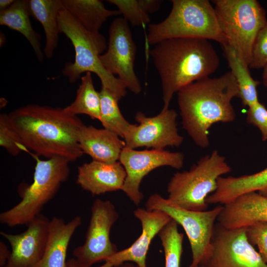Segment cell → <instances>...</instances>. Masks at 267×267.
Listing matches in <instances>:
<instances>
[{"mask_svg":"<svg viewBox=\"0 0 267 267\" xmlns=\"http://www.w3.org/2000/svg\"><path fill=\"white\" fill-rule=\"evenodd\" d=\"M136 46L128 22L118 17L109 29L107 48L100 59L104 67L134 94L141 91V86L134 71Z\"/></svg>","mask_w":267,"mask_h":267,"instance_id":"12","label":"cell"},{"mask_svg":"<svg viewBox=\"0 0 267 267\" xmlns=\"http://www.w3.org/2000/svg\"><path fill=\"white\" fill-rule=\"evenodd\" d=\"M246 122L260 131L262 141L267 140V109L260 101L248 107Z\"/></svg>","mask_w":267,"mask_h":267,"instance_id":"33","label":"cell"},{"mask_svg":"<svg viewBox=\"0 0 267 267\" xmlns=\"http://www.w3.org/2000/svg\"><path fill=\"white\" fill-rule=\"evenodd\" d=\"M28 153L36 162L33 181L24 190L17 204L0 214V223L9 227L27 225L41 214L70 174V162L66 158L56 156L41 160L35 154Z\"/></svg>","mask_w":267,"mask_h":267,"instance_id":"6","label":"cell"},{"mask_svg":"<svg viewBox=\"0 0 267 267\" xmlns=\"http://www.w3.org/2000/svg\"><path fill=\"white\" fill-rule=\"evenodd\" d=\"M82 219L77 216L68 222L53 217L50 220L49 235L44 254L35 267H66L67 251Z\"/></svg>","mask_w":267,"mask_h":267,"instance_id":"20","label":"cell"},{"mask_svg":"<svg viewBox=\"0 0 267 267\" xmlns=\"http://www.w3.org/2000/svg\"><path fill=\"white\" fill-rule=\"evenodd\" d=\"M114 267H139L135 264H132L129 262L124 263L120 265Z\"/></svg>","mask_w":267,"mask_h":267,"instance_id":"39","label":"cell"},{"mask_svg":"<svg viewBox=\"0 0 267 267\" xmlns=\"http://www.w3.org/2000/svg\"><path fill=\"white\" fill-rule=\"evenodd\" d=\"M78 142L83 153L92 160L107 163L118 161L126 146L124 140L115 133L85 124L78 132Z\"/></svg>","mask_w":267,"mask_h":267,"instance_id":"19","label":"cell"},{"mask_svg":"<svg viewBox=\"0 0 267 267\" xmlns=\"http://www.w3.org/2000/svg\"><path fill=\"white\" fill-rule=\"evenodd\" d=\"M134 214L141 224L140 236L130 247L118 251L98 267H114L128 262L139 267H147L146 256L152 241L172 219L162 211L143 208L136 209Z\"/></svg>","mask_w":267,"mask_h":267,"instance_id":"16","label":"cell"},{"mask_svg":"<svg viewBox=\"0 0 267 267\" xmlns=\"http://www.w3.org/2000/svg\"><path fill=\"white\" fill-rule=\"evenodd\" d=\"M100 115L99 121L106 129L123 138L131 123L123 116L119 105V99L111 91L101 87Z\"/></svg>","mask_w":267,"mask_h":267,"instance_id":"26","label":"cell"},{"mask_svg":"<svg viewBox=\"0 0 267 267\" xmlns=\"http://www.w3.org/2000/svg\"><path fill=\"white\" fill-rule=\"evenodd\" d=\"M202 265L205 267H267L249 242L246 227L228 229L216 223L209 250Z\"/></svg>","mask_w":267,"mask_h":267,"instance_id":"11","label":"cell"},{"mask_svg":"<svg viewBox=\"0 0 267 267\" xmlns=\"http://www.w3.org/2000/svg\"><path fill=\"white\" fill-rule=\"evenodd\" d=\"M107 1L115 5L120 14L133 26L145 27L150 22L149 14L143 9L138 0H108Z\"/></svg>","mask_w":267,"mask_h":267,"instance_id":"29","label":"cell"},{"mask_svg":"<svg viewBox=\"0 0 267 267\" xmlns=\"http://www.w3.org/2000/svg\"><path fill=\"white\" fill-rule=\"evenodd\" d=\"M168 16L162 21L149 24L147 43L155 45L166 40L192 38L212 40L227 44L217 20L214 7L208 0H172Z\"/></svg>","mask_w":267,"mask_h":267,"instance_id":"5","label":"cell"},{"mask_svg":"<svg viewBox=\"0 0 267 267\" xmlns=\"http://www.w3.org/2000/svg\"><path fill=\"white\" fill-rule=\"evenodd\" d=\"M7 115L23 145L36 155L61 157L70 162L83 156L78 134L84 124L64 108L28 104Z\"/></svg>","mask_w":267,"mask_h":267,"instance_id":"1","label":"cell"},{"mask_svg":"<svg viewBox=\"0 0 267 267\" xmlns=\"http://www.w3.org/2000/svg\"><path fill=\"white\" fill-rule=\"evenodd\" d=\"M149 53L161 80L163 110L169 109L175 93L194 82L210 77L220 64L214 47L205 39L166 40L154 45Z\"/></svg>","mask_w":267,"mask_h":267,"instance_id":"3","label":"cell"},{"mask_svg":"<svg viewBox=\"0 0 267 267\" xmlns=\"http://www.w3.org/2000/svg\"><path fill=\"white\" fill-rule=\"evenodd\" d=\"M60 33L71 41L75 55L73 62L65 64L62 74L73 83L84 73H94L100 79L101 87L113 92L119 100L127 94V88L116 76L110 74L103 66L99 56L107 48L104 36L88 31L64 7L58 16Z\"/></svg>","mask_w":267,"mask_h":267,"instance_id":"4","label":"cell"},{"mask_svg":"<svg viewBox=\"0 0 267 267\" xmlns=\"http://www.w3.org/2000/svg\"><path fill=\"white\" fill-rule=\"evenodd\" d=\"M238 93L230 71L196 81L177 92L183 128L197 146H209V130L214 124L234 121L236 113L231 101Z\"/></svg>","mask_w":267,"mask_h":267,"instance_id":"2","label":"cell"},{"mask_svg":"<svg viewBox=\"0 0 267 267\" xmlns=\"http://www.w3.org/2000/svg\"><path fill=\"white\" fill-rule=\"evenodd\" d=\"M30 15L42 25L45 37L44 53L51 58L56 48L59 39L58 16L64 8L62 0H29Z\"/></svg>","mask_w":267,"mask_h":267,"instance_id":"21","label":"cell"},{"mask_svg":"<svg viewBox=\"0 0 267 267\" xmlns=\"http://www.w3.org/2000/svg\"><path fill=\"white\" fill-rule=\"evenodd\" d=\"M81 81L75 100L64 108L73 115L85 114L99 120L100 95L94 88L91 73H86L81 78Z\"/></svg>","mask_w":267,"mask_h":267,"instance_id":"25","label":"cell"},{"mask_svg":"<svg viewBox=\"0 0 267 267\" xmlns=\"http://www.w3.org/2000/svg\"><path fill=\"white\" fill-rule=\"evenodd\" d=\"M267 65V22L259 32L255 40L249 67L263 69Z\"/></svg>","mask_w":267,"mask_h":267,"instance_id":"31","label":"cell"},{"mask_svg":"<svg viewBox=\"0 0 267 267\" xmlns=\"http://www.w3.org/2000/svg\"><path fill=\"white\" fill-rule=\"evenodd\" d=\"M222 47L230 71L237 83L238 98L240 99L242 106L249 107L259 102L257 87L260 84V81L252 78L249 65L234 49L228 44Z\"/></svg>","mask_w":267,"mask_h":267,"instance_id":"24","label":"cell"},{"mask_svg":"<svg viewBox=\"0 0 267 267\" xmlns=\"http://www.w3.org/2000/svg\"><path fill=\"white\" fill-rule=\"evenodd\" d=\"M50 220L40 214L26 225L24 232L17 234L0 231L9 243L11 255L3 267H35L45 251L49 235Z\"/></svg>","mask_w":267,"mask_h":267,"instance_id":"15","label":"cell"},{"mask_svg":"<svg viewBox=\"0 0 267 267\" xmlns=\"http://www.w3.org/2000/svg\"><path fill=\"white\" fill-rule=\"evenodd\" d=\"M249 242L256 246L259 253L267 264V222H259L246 227Z\"/></svg>","mask_w":267,"mask_h":267,"instance_id":"32","label":"cell"},{"mask_svg":"<svg viewBox=\"0 0 267 267\" xmlns=\"http://www.w3.org/2000/svg\"><path fill=\"white\" fill-rule=\"evenodd\" d=\"M177 113L174 109L162 110L157 115L146 116L138 112L135 120L138 124H131L123 139L126 146L136 149L145 147L164 149L167 146L178 147L183 137L177 128Z\"/></svg>","mask_w":267,"mask_h":267,"instance_id":"14","label":"cell"},{"mask_svg":"<svg viewBox=\"0 0 267 267\" xmlns=\"http://www.w3.org/2000/svg\"><path fill=\"white\" fill-rule=\"evenodd\" d=\"M64 7L89 32L98 35L109 17L120 14L118 10L106 8L99 0H63Z\"/></svg>","mask_w":267,"mask_h":267,"instance_id":"23","label":"cell"},{"mask_svg":"<svg viewBox=\"0 0 267 267\" xmlns=\"http://www.w3.org/2000/svg\"><path fill=\"white\" fill-rule=\"evenodd\" d=\"M197 267H205L204 266H203V265H200L199 266H198Z\"/></svg>","mask_w":267,"mask_h":267,"instance_id":"40","label":"cell"},{"mask_svg":"<svg viewBox=\"0 0 267 267\" xmlns=\"http://www.w3.org/2000/svg\"><path fill=\"white\" fill-rule=\"evenodd\" d=\"M119 218L113 203L108 200L96 199L91 208V217L84 243L73 251L74 258L83 267H90L105 261L118 251L110 239V231Z\"/></svg>","mask_w":267,"mask_h":267,"instance_id":"10","label":"cell"},{"mask_svg":"<svg viewBox=\"0 0 267 267\" xmlns=\"http://www.w3.org/2000/svg\"><path fill=\"white\" fill-rule=\"evenodd\" d=\"M14 1V0H0V11L8 8L13 4Z\"/></svg>","mask_w":267,"mask_h":267,"instance_id":"36","label":"cell"},{"mask_svg":"<svg viewBox=\"0 0 267 267\" xmlns=\"http://www.w3.org/2000/svg\"><path fill=\"white\" fill-rule=\"evenodd\" d=\"M217 20L227 44L249 65L256 38L267 22L266 12L256 0H214Z\"/></svg>","mask_w":267,"mask_h":267,"instance_id":"8","label":"cell"},{"mask_svg":"<svg viewBox=\"0 0 267 267\" xmlns=\"http://www.w3.org/2000/svg\"><path fill=\"white\" fill-rule=\"evenodd\" d=\"M138 1L143 9L149 14L158 10L163 1L160 0H138Z\"/></svg>","mask_w":267,"mask_h":267,"instance_id":"34","label":"cell"},{"mask_svg":"<svg viewBox=\"0 0 267 267\" xmlns=\"http://www.w3.org/2000/svg\"><path fill=\"white\" fill-rule=\"evenodd\" d=\"M0 145L12 156H17L21 151L27 150L10 125L6 113L0 115Z\"/></svg>","mask_w":267,"mask_h":267,"instance_id":"30","label":"cell"},{"mask_svg":"<svg viewBox=\"0 0 267 267\" xmlns=\"http://www.w3.org/2000/svg\"><path fill=\"white\" fill-rule=\"evenodd\" d=\"M29 0H16L8 8L0 11V24L16 31L28 40L39 61L44 59L41 36L33 28L29 18Z\"/></svg>","mask_w":267,"mask_h":267,"instance_id":"22","label":"cell"},{"mask_svg":"<svg viewBox=\"0 0 267 267\" xmlns=\"http://www.w3.org/2000/svg\"><path fill=\"white\" fill-rule=\"evenodd\" d=\"M163 247L165 267H180L184 234L178 230V224L171 220L158 234Z\"/></svg>","mask_w":267,"mask_h":267,"instance_id":"27","label":"cell"},{"mask_svg":"<svg viewBox=\"0 0 267 267\" xmlns=\"http://www.w3.org/2000/svg\"><path fill=\"white\" fill-rule=\"evenodd\" d=\"M119 161L126 172L121 190L135 205H138L143 198L139 187L144 177L160 167L181 169L183 164L184 155L181 152H172L164 149L137 150L125 146Z\"/></svg>","mask_w":267,"mask_h":267,"instance_id":"13","label":"cell"},{"mask_svg":"<svg viewBox=\"0 0 267 267\" xmlns=\"http://www.w3.org/2000/svg\"><path fill=\"white\" fill-rule=\"evenodd\" d=\"M11 255L7 247L4 242L0 241V266L4 267L7 263Z\"/></svg>","mask_w":267,"mask_h":267,"instance_id":"35","label":"cell"},{"mask_svg":"<svg viewBox=\"0 0 267 267\" xmlns=\"http://www.w3.org/2000/svg\"><path fill=\"white\" fill-rule=\"evenodd\" d=\"M217 221L228 229L246 227L259 222H267V197L257 192L242 194L223 205Z\"/></svg>","mask_w":267,"mask_h":267,"instance_id":"18","label":"cell"},{"mask_svg":"<svg viewBox=\"0 0 267 267\" xmlns=\"http://www.w3.org/2000/svg\"><path fill=\"white\" fill-rule=\"evenodd\" d=\"M231 171L225 157L215 150L201 157L188 171L173 175L168 185L167 199L184 209L207 210L206 198L216 191L218 179Z\"/></svg>","mask_w":267,"mask_h":267,"instance_id":"7","label":"cell"},{"mask_svg":"<svg viewBox=\"0 0 267 267\" xmlns=\"http://www.w3.org/2000/svg\"><path fill=\"white\" fill-rule=\"evenodd\" d=\"M231 187L237 196L257 192L267 197V168L254 174L234 177L231 180Z\"/></svg>","mask_w":267,"mask_h":267,"instance_id":"28","label":"cell"},{"mask_svg":"<svg viewBox=\"0 0 267 267\" xmlns=\"http://www.w3.org/2000/svg\"><path fill=\"white\" fill-rule=\"evenodd\" d=\"M66 267H83L78 261L74 258L67 261Z\"/></svg>","mask_w":267,"mask_h":267,"instance_id":"37","label":"cell"},{"mask_svg":"<svg viewBox=\"0 0 267 267\" xmlns=\"http://www.w3.org/2000/svg\"><path fill=\"white\" fill-rule=\"evenodd\" d=\"M262 83L264 86L267 89V65L263 69Z\"/></svg>","mask_w":267,"mask_h":267,"instance_id":"38","label":"cell"},{"mask_svg":"<svg viewBox=\"0 0 267 267\" xmlns=\"http://www.w3.org/2000/svg\"><path fill=\"white\" fill-rule=\"evenodd\" d=\"M145 206L148 210H159L166 213L182 227L192 252V262L188 267L200 265L210 248L215 222L223 205H220L210 210H188L175 205L167 198L155 193L149 197Z\"/></svg>","mask_w":267,"mask_h":267,"instance_id":"9","label":"cell"},{"mask_svg":"<svg viewBox=\"0 0 267 267\" xmlns=\"http://www.w3.org/2000/svg\"><path fill=\"white\" fill-rule=\"evenodd\" d=\"M126 172L119 161L107 163L92 160L78 167L77 184L93 195L121 190Z\"/></svg>","mask_w":267,"mask_h":267,"instance_id":"17","label":"cell"}]
</instances>
